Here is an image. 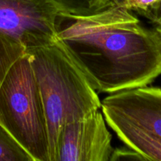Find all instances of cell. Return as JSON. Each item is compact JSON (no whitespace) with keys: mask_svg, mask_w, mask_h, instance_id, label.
Returning a JSON list of instances; mask_svg holds the SVG:
<instances>
[{"mask_svg":"<svg viewBox=\"0 0 161 161\" xmlns=\"http://www.w3.org/2000/svg\"><path fill=\"white\" fill-rule=\"evenodd\" d=\"M57 39L99 93L148 86L161 75L160 34L123 6L87 15L60 12Z\"/></svg>","mask_w":161,"mask_h":161,"instance_id":"6da1fadb","label":"cell"},{"mask_svg":"<svg viewBox=\"0 0 161 161\" xmlns=\"http://www.w3.org/2000/svg\"><path fill=\"white\" fill-rule=\"evenodd\" d=\"M45 108L50 161L56 160L63 127L99 110L102 101L78 64L57 39L27 52Z\"/></svg>","mask_w":161,"mask_h":161,"instance_id":"7a4b0ae2","label":"cell"},{"mask_svg":"<svg viewBox=\"0 0 161 161\" xmlns=\"http://www.w3.org/2000/svg\"><path fill=\"white\" fill-rule=\"evenodd\" d=\"M0 124L33 161H50L45 108L27 53L11 65L0 85Z\"/></svg>","mask_w":161,"mask_h":161,"instance_id":"3957f363","label":"cell"},{"mask_svg":"<svg viewBox=\"0 0 161 161\" xmlns=\"http://www.w3.org/2000/svg\"><path fill=\"white\" fill-rule=\"evenodd\" d=\"M59 14L48 0H0V33L27 53L57 40Z\"/></svg>","mask_w":161,"mask_h":161,"instance_id":"277c9868","label":"cell"},{"mask_svg":"<svg viewBox=\"0 0 161 161\" xmlns=\"http://www.w3.org/2000/svg\"><path fill=\"white\" fill-rule=\"evenodd\" d=\"M100 109L63 127L55 161H109L112 135Z\"/></svg>","mask_w":161,"mask_h":161,"instance_id":"5b68a950","label":"cell"},{"mask_svg":"<svg viewBox=\"0 0 161 161\" xmlns=\"http://www.w3.org/2000/svg\"><path fill=\"white\" fill-rule=\"evenodd\" d=\"M101 108L161 138V88L144 86L109 94Z\"/></svg>","mask_w":161,"mask_h":161,"instance_id":"8992f818","label":"cell"},{"mask_svg":"<svg viewBox=\"0 0 161 161\" xmlns=\"http://www.w3.org/2000/svg\"><path fill=\"white\" fill-rule=\"evenodd\" d=\"M106 124L127 146L148 161H161V138L119 116L103 113Z\"/></svg>","mask_w":161,"mask_h":161,"instance_id":"52a82bcc","label":"cell"},{"mask_svg":"<svg viewBox=\"0 0 161 161\" xmlns=\"http://www.w3.org/2000/svg\"><path fill=\"white\" fill-rule=\"evenodd\" d=\"M0 161H33L31 156L1 124Z\"/></svg>","mask_w":161,"mask_h":161,"instance_id":"ba28073f","label":"cell"},{"mask_svg":"<svg viewBox=\"0 0 161 161\" xmlns=\"http://www.w3.org/2000/svg\"><path fill=\"white\" fill-rule=\"evenodd\" d=\"M25 53L21 46L0 33V85L11 65Z\"/></svg>","mask_w":161,"mask_h":161,"instance_id":"9c48e42d","label":"cell"},{"mask_svg":"<svg viewBox=\"0 0 161 161\" xmlns=\"http://www.w3.org/2000/svg\"><path fill=\"white\" fill-rule=\"evenodd\" d=\"M60 12L73 15H87L103 8L104 0H48Z\"/></svg>","mask_w":161,"mask_h":161,"instance_id":"30bf717a","label":"cell"},{"mask_svg":"<svg viewBox=\"0 0 161 161\" xmlns=\"http://www.w3.org/2000/svg\"><path fill=\"white\" fill-rule=\"evenodd\" d=\"M160 0H127L120 5L134 13L140 14L149 19L156 8L158 6Z\"/></svg>","mask_w":161,"mask_h":161,"instance_id":"8fae6325","label":"cell"},{"mask_svg":"<svg viewBox=\"0 0 161 161\" xmlns=\"http://www.w3.org/2000/svg\"><path fill=\"white\" fill-rule=\"evenodd\" d=\"M121 160H141L146 161L145 157L138 153L131 148L126 146L125 147H119L113 149L109 161H121Z\"/></svg>","mask_w":161,"mask_h":161,"instance_id":"7c38bea8","label":"cell"},{"mask_svg":"<svg viewBox=\"0 0 161 161\" xmlns=\"http://www.w3.org/2000/svg\"><path fill=\"white\" fill-rule=\"evenodd\" d=\"M148 20H150V22L153 25H156L157 23H158L159 21H160L161 20V0L160 3H159L158 6H157V7L156 8L155 10L153 12V14H151L150 17H149Z\"/></svg>","mask_w":161,"mask_h":161,"instance_id":"4fadbf2b","label":"cell"},{"mask_svg":"<svg viewBox=\"0 0 161 161\" xmlns=\"http://www.w3.org/2000/svg\"><path fill=\"white\" fill-rule=\"evenodd\" d=\"M125 1H127V0H104L102 9L110 6H120Z\"/></svg>","mask_w":161,"mask_h":161,"instance_id":"5bb4252c","label":"cell"},{"mask_svg":"<svg viewBox=\"0 0 161 161\" xmlns=\"http://www.w3.org/2000/svg\"><path fill=\"white\" fill-rule=\"evenodd\" d=\"M154 28L157 31V32L160 34V37H161V20L159 21L158 23H157L156 25H154Z\"/></svg>","mask_w":161,"mask_h":161,"instance_id":"9a60e30c","label":"cell"}]
</instances>
